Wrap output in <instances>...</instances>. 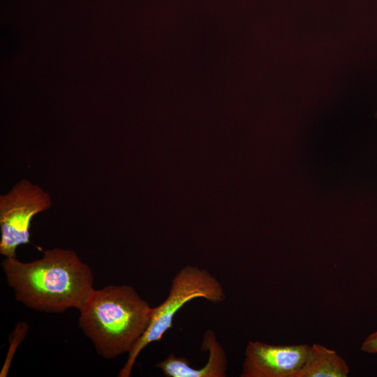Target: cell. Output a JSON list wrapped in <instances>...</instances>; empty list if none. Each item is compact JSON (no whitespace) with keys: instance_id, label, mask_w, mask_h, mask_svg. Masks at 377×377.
<instances>
[{"instance_id":"1","label":"cell","mask_w":377,"mask_h":377,"mask_svg":"<svg viewBox=\"0 0 377 377\" xmlns=\"http://www.w3.org/2000/svg\"><path fill=\"white\" fill-rule=\"evenodd\" d=\"M1 267L15 300L38 311H80L95 290L91 267L70 249L46 250L27 263L5 258Z\"/></svg>"},{"instance_id":"2","label":"cell","mask_w":377,"mask_h":377,"mask_svg":"<svg viewBox=\"0 0 377 377\" xmlns=\"http://www.w3.org/2000/svg\"><path fill=\"white\" fill-rule=\"evenodd\" d=\"M153 307L129 285L94 290L79 311L78 325L106 359L129 353L147 330Z\"/></svg>"},{"instance_id":"3","label":"cell","mask_w":377,"mask_h":377,"mask_svg":"<svg viewBox=\"0 0 377 377\" xmlns=\"http://www.w3.org/2000/svg\"><path fill=\"white\" fill-rule=\"evenodd\" d=\"M224 288L219 280L206 269L186 265L181 268L172 280L166 299L153 308L148 327L121 369L118 376L129 377L140 352L149 344L161 340L172 327L176 313L188 302L203 298L219 304L226 300Z\"/></svg>"},{"instance_id":"4","label":"cell","mask_w":377,"mask_h":377,"mask_svg":"<svg viewBox=\"0 0 377 377\" xmlns=\"http://www.w3.org/2000/svg\"><path fill=\"white\" fill-rule=\"evenodd\" d=\"M51 206L49 194L26 179L0 196V253L16 258V249L30 242V226L34 216Z\"/></svg>"},{"instance_id":"5","label":"cell","mask_w":377,"mask_h":377,"mask_svg":"<svg viewBox=\"0 0 377 377\" xmlns=\"http://www.w3.org/2000/svg\"><path fill=\"white\" fill-rule=\"evenodd\" d=\"M312 346L248 342L241 377H295L309 360Z\"/></svg>"},{"instance_id":"6","label":"cell","mask_w":377,"mask_h":377,"mask_svg":"<svg viewBox=\"0 0 377 377\" xmlns=\"http://www.w3.org/2000/svg\"><path fill=\"white\" fill-rule=\"evenodd\" d=\"M349 372L346 362L335 350L314 343L309 360L295 377H346Z\"/></svg>"},{"instance_id":"7","label":"cell","mask_w":377,"mask_h":377,"mask_svg":"<svg viewBox=\"0 0 377 377\" xmlns=\"http://www.w3.org/2000/svg\"><path fill=\"white\" fill-rule=\"evenodd\" d=\"M28 330L29 325L25 322H19L16 324L9 339V348L1 369L0 377H6L8 376L15 353L22 341L25 339Z\"/></svg>"},{"instance_id":"8","label":"cell","mask_w":377,"mask_h":377,"mask_svg":"<svg viewBox=\"0 0 377 377\" xmlns=\"http://www.w3.org/2000/svg\"><path fill=\"white\" fill-rule=\"evenodd\" d=\"M361 350L367 353H377V331L367 337L361 345Z\"/></svg>"},{"instance_id":"9","label":"cell","mask_w":377,"mask_h":377,"mask_svg":"<svg viewBox=\"0 0 377 377\" xmlns=\"http://www.w3.org/2000/svg\"><path fill=\"white\" fill-rule=\"evenodd\" d=\"M375 116L377 118V112H376Z\"/></svg>"}]
</instances>
